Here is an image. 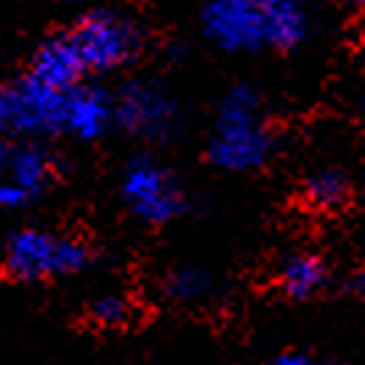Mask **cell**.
Masks as SVG:
<instances>
[{"label":"cell","instance_id":"obj_17","mask_svg":"<svg viewBox=\"0 0 365 365\" xmlns=\"http://www.w3.org/2000/svg\"><path fill=\"white\" fill-rule=\"evenodd\" d=\"M269 365H324V363L316 360V357H310V354H304V351H285V354L274 357Z\"/></svg>","mask_w":365,"mask_h":365},{"label":"cell","instance_id":"obj_12","mask_svg":"<svg viewBox=\"0 0 365 365\" xmlns=\"http://www.w3.org/2000/svg\"><path fill=\"white\" fill-rule=\"evenodd\" d=\"M304 197L319 210H332V207H341L346 202L349 182L335 169H319L304 180Z\"/></svg>","mask_w":365,"mask_h":365},{"label":"cell","instance_id":"obj_3","mask_svg":"<svg viewBox=\"0 0 365 365\" xmlns=\"http://www.w3.org/2000/svg\"><path fill=\"white\" fill-rule=\"evenodd\" d=\"M94 260L89 244L53 230L23 227L6 241V272L25 282L86 272Z\"/></svg>","mask_w":365,"mask_h":365},{"label":"cell","instance_id":"obj_10","mask_svg":"<svg viewBox=\"0 0 365 365\" xmlns=\"http://www.w3.org/2000/svg\"><path fill=\"white\" fill-rule=\"evenodd\" d=\"M6 172L14 185H20L23 191H28L34 200L39 194H45L47 185L53 182L56 175V158L47 153L45 147L39 144H25L9 153V163H6Z\"/></svg>","mask_w":365,"mask_h":365},{"label":"cell","instance_id":"obj_11","mask_svg":"<svg viewBox=\"0 0 365 365\" xmlns=\"http://www.w3.org/2000/svg\"><path fill=\"white\" fill-rule=\"evenodd\" d=\"M329 279L327 263L321 260L319 255L310 252H297L291 255L277 274V285L282 288V294L291 299H310L316 297L319 291H324Z\"/></svg>","mask_w":365,"mask_h":365},{"label":"cell","instance_id":"obj_9","mask_svg":"<svg viewBox=\"0 0 365 365\" xmlns=\"http://www.w3.org/2000/svg\"><path fill=\"white\" fill-rule=\"evenodd\" d=\"M25 78H31L53 91H72L75 86L83 83L86 69H83V61H81L67 31L50 36L36 47Z\"/></svg>","mask_w":365,"mask_h":365},{"label":"cell","instance_id":"obj_7","mask_svg":"<svg viewBox=\"0 0 365 365\" xmlns=\"http://www.w3.org/2000/svg\"><path fill=\"white\" fill-rule=\"evenodd\" d=\"M11 91V133L20 136H58L64 133V97L67 91H53L23 78Z\"/></svg>","mask_w":365,"mask_h":365},{"label":"cell","instance_id":"obj_1","mask_svg":"<svg viewBox=\"0 0 365 365\" xmlns=\"http://www.w3.org/2000/svg\"><path fill=\"white\" fill-rule=\"evenodd\" d=\"M200 20L207 39L230 53L294 50L310 31L304 9L291 0H213Z\"/></svg>","mask_w":365,"mask_h":365},{"label":"cell","instance_id":"obj_15","mask_svg":"<svg viewBox=\"0 0 365 365\" xmlns=\"http://www.w3.org/2000/svg\"><path fill=\"white\" fill-rule=\"evenodd\" d=\"M34 202V197L11 180H0V210H23Z\"/></svg>","mask_w":365,"mask_h":365},{"label":"cell","instance_id":"obj_18","mask_svg":"<svg viewBox=\"0 0 365 365\" xmlns=\"http://www.w3.org/2000/svg\"><path fill=\"white\" fill-rule=\"evenodd\" d=\"M349 291H351L354 297L365 299V266L363 269H357V272L349 277Z\"/></svg>","mask_w":365,"mask_h":365},{"label":"cell","instance_id":"obj_6","mask_svg":"<svg viewBox=\"0 0 365 365\" xmlns=\"http://www.w3.org/2000/svg\"><path fill=\"white\" fill-rule=\"evenodd\" d=\"M114 125L144 141H166L180 128V106L158 83L133 81L114 94Z\"/></svg>","mask_w":365,"mask_h":365},{"label":"cell","instance_id":"obj_8","mask_svg":"<svg viewBox=\"0 0 365 365\" xmlns=\"http://www.w3.org/2000/svg\"><path fill=\"white\" fill-rule=\"evenodd\" d=\"M114 128V94L81 83L64 97V133L81 141H97Z\"/></svg>","mask_w":365,"mask_h":365},{"label":"cell","instance_id":"obj_5","mask_svg":"<svg viewBox=\"0 0 365 365\" xmlns=\"http://www.w3.org/2000/svg\"><path fill=\"white\" fill-rule=\"evenodd\" d=\"M122 200L130 213L147 225H166L182 213V188L178 178L150 155H136L122 172Z\"/></svg>","mask_w":365,"mask_h":365},{"label":"cell","instance_id":"obj_14","mask_svg":"<svg viewBox=\"0 0 365 365\" xmlns=\"http://www.w3.org/2000/svg\"><path fill=\"white\" fill-rule=\"evenodd\" d=\"M89 316L97 327H125L133 319V304L125 294H103L91 302Z\"/></svg>","mask_w":365,"mask_h":365},{"label":"cell","instance_id":"obj_13","mask_svg":"<svg viewBox=\"0 0 365 365\" xmlns=\"http://www.w3.org/2000/svg\"><path fill=\"white\" fill-rule=\"evenodd\" d=\"M210 288H213V279L200 266H178L166 277V294L175 302H182V304L205 299L210 294Z\"/></svg>","mask_w":365,"mask_h":365},{"label":"cell","instance_id":"obj_19","mask_svg":"<svg viewBox=\"0 0 365 365\" xmlns=\"http://www.w3.org/2000/svg\"><path fill=\"white\" fill-rule=\"evenodd\" d=\"M9 153H11V150H9V147H6V141L0 138V169H6V163H9Z\"/></svg>","mask_w":365,"mask_h":365},{"label":"cell","instance_id":"obj_4","mask_svg":"<svg viewBox=\"0 0 365 365\" xmlns=\"http://www.w3.org/2000/svg\"><path fill=\"white\" fill-rule=\"evenodd\" d=\"M86 75H106L133 64L141 53V31L125 14L97 9L67 31Z\"/></svg>","mask_w":365,"mask_h":365},{"label":"cell","instance_id":"obj_16","mask_svg":"<svg viewBox=\"0 0 365 365\" xmlns=\"http://www.w3.org/2000/svg\"><path fill=\"white\" fill-rule=\"evenodd\" d=\"M6 133H11V91L0 86V138Z\"/></svg>","mask_w":365,"mask_h":365},{"label":"cell","instance_id":"obj_2","mask_svg":"<svg viewBox=\"0 0 365 365\" xmlns=\"http://www.w3.org/2000/svg\"><path fill=\"white\" fill-rule=\"evenodd\" d=\"M274 153V133L263 114L260 94L235 86L225 94L213 133L207 138V158L225 172H250L263 166Z\"/></svg>","mask_w":365,"mask_h":365}]
</instances>
